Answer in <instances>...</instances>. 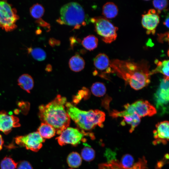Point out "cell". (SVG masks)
I'll use <instances>...</instances> for the list:
<instances>
[{
  "instance_id": "obj_9",
  "label": "cell",
  "mask_w": 169,
  "mask_h": 169,
  "mask_svg": "<svg viewBox=\"0 0 169 169\" xmlns=\"http://www.w3.org/2000/svg\"><path fill=\"white\" fill-rule=\"evenodd\" d=\"M15 141L17 145L24 147L27 150L37 152L42 147L43 143L44 142L45 139L37 131L26 135L17 136Z\"/></svg>"
},
{
  "instance_id": "obj_10",
  "label": "cell",
  "mask_w": 169,
  "mask_h": 169,
  "mask_svg": "<svg viewBox=\"0 0 169 169\" xmlns=\"http://www.w3.org/2000/svg\"><path fill=\"white\" fill-rule=\"evenodd\" d=\"M85 135L84 131L79 129L68 127L64 130L60 135L56 138L59 144L63 146L68 144L76 146L83 140Z\"/></svg>"
},
{
  "instance_id": "obj_5",
  "label": "cell",
  "mask_w": 169,
  "mask_h": 169,
  "mask_svg": "<svg viewBox=\"0 0 169 169\" xmlns=\"http://www.w3.org/2000/svg\"><path fill=\"white\" fill-rule=\"evenodd\" d=\"M124 109L121 111L113 110L110 115L114 118L130 115L135 113L141 118L146 116H151L157 113L156 108L148 101L140 100L131 104L124 105Z\"/></svg>"
},
{
  "instance_id": "obj_26",
  "label": "cell",
  "mask_w": 169,
  "mask_h": 169,
  "mask_svg": "<svg viewBox=\"0 0 169 169\" xmlns=\"http://www.w3.org/2000/svg\"><path fill=\"white\" fill-rule=\"evenodd\" d=\"M81 156L84 160L90 161L93 160L95 158V152L92 148L89 146H86L82 149Z\"/></svg>"
},
{
  "instance_id": "obj_16",
  "label": "cell",
  "mask_w": 169,
  "mask_h": 169,
  "mask_svg": "<svg viewBox=\"0 0 169 169\" xmlns=\"http://www.w3.org/2000/svg\"><path fill=\"white\" fill-rule=\"evenodd\" d=\"M118 13L117 6L113 3L108 2L105 4L102 7V13L107 19L115 18Z\"/></svg>"
},
{
  "instance_id": "obj_25",
  "label": "cell",
  "mask_w": 169,
  "mask_h": 169,
  "mask_svg": "<svg viewBox=\"0 0 169 169\" xmlns=\"http://www.w3.org/2000/svg\"><path fill=\"white\" fill-rule=\"evenodd\" d=\"M31 16L36 19H40L44 15V9L40 4L36 3L32 6L30 9Z\"/></svg>"
},
{
  "instance_id": "obj_18",
  "label": "cell",
  "mask_w": 169,
  "mask_h": 169,
  "mask_svg": "<svg viewBox=\"0 0 169 169\" xmlns=\"http://www.w3.org/2000/svg\"><path fill=\"white\" fill-rule=\"evenodd\" d=\"M44 139H49L55 136L56 131L52 126L42 122L38 129L37 131Z\"/></svg>"
},
{
  "instance_id": "obj_2",
  "label": "cell",
  "mask_w": 169,
  "mask_h": 169,
  "mask_svg": "<svg viewBox=\"0 0 169 169\" xmlns=\"http://www.w3.org/2000/svg\"><path fill=\"white\" fill-rule=\"evenodd\" d=\"M66 98L59 95L46 105L39 106V116L42 122L53 126L60 135L69 127L70 119L66 110Z\"/></svg>"
},
{
  "instance_id": "obj_21",
  "label": "cell",
  "mask_w": 169,
  "mask_h": 169,
  "mask_svg": "<svg viewBox=\"0 0 169 169\" xmlns=\"http://www.w3.org/2000/svg\"><path fill=\"white\" fill-rule=\"evenodd\" d=\"M82 44L87 50H92L97 47L98 39L95 36L90 35L84 38L82 42Z\"/></svg>"
},
{
  "instance_id": "obj_28",
  "label": "cell",
  "mask_w": 169,
  "mask_h": 169,
  "mask_svg": "<svg viewBox=\"0 0 169 169\" xmlns=\"http://www.w3.org/2000/svg\"><path fill=\"white\" fill-rule=\"evenodd\" d=\"M153 6L159 14L162 11L164 10L168 4V1L166 0H155L152 2Z\"/></svg>"
},
{
  "instance_id": "obj_33",
  "label": "cell",
  "mask_w": 169,
  "mask_h": 169,
  "mask_svg": "<svg viewBox=\"0 0 169 169\" xmlns=\"http://www.w3.org/2000/svg\"><path fill=\"white\" fill-rule=\"evenodd\" d=\"M72 169V168H69V169Z\"/></svg>"
},
{
  "instance_id": "obj_31",
  "label": "cell",
  "mask_w": 169,
  "mask_h": 169,
  "mask_svg": "<svg viewBox=\"0 0 169 169\" xmlns=\"http://www.w3.org/2000/svg\"><path fill=\"white\" fill-rule=\"evenodd\" d=\"M169 16L168 15L165 19L164 21L163 22L164 25L166 26L167 28H169Z\"/></svg>"
},
{
  "instance_id": "obj_7",
  "label": "cell",
  "mask_w": 169,
  "mask_h": 169,
  "mask_svg": "<svg viewBox=\"0 0 169 169\" xmlns=\"http://www.w3.org/2000/svg\"><path fill=\"white\" fill-rule=\"evenodd\" d=\"M19 19L16 9L6 1H0V27L6 31L16 28Z\"/></svg>"
},
{
  "instance_id": "obj_4",
  "label": "cell",
  "mask_w": 169,
  "mask_h": 169,
  "mask_svg": "<svg viewBox=\"0 0 169 169\" xmlns=\"http://www.w3.org/2000/svg\"><path fill=\"white\" fill-rule=\"evenodd\" d=\"M59 22L72 26H79L84 22L85 14L83 7L77 3H67L61 8Z\"/></svg>"
},
{
  "instance_id": "obj_13",
  "label": "cell",
  "mask_w": 169,
  "mask_h": 169,
  "mask_svg": "<svg viewBox=\"0 0 169 169\" xmlns=\"http://www.w3.org/2000/svg\"><path fill=\"white\" fill-rule=\"evenodd\" d=\"M169 123L168 121H164L157 124L156 129L153 131L155 139L153 141V144H166L169 140Z\"/></svg>"
},
{
  "instance_id": "obj_22",
  "label": "cell",
  "mask_w": 169,
  "mask_h": 169,
  "mask_svg": "<svg viewBox=\"0 0 169 169\" xmlns=\"http://www.w3.org/2000/svg\"><path fill=\"white\" fill-rule=\"evenodd\" d=\"M82 158L77 152H73L68 156L67 162L69 166L72 168L79 167L81 164Z\"/></svg>"
},
{
  "instance_id": "obj_3",
  "label": "cell",
  "mask_w": 169,
  "mask_h": 169,
  "mask_svg": "<svg viewBox=\"0 0 169 169\" xmlns=\"http://www.w3.org/2000/svg\"><path fill=\"white\" fill-rule=\"evenodd\" d=\"M65 106L70 119L81 131H90L97 125L103 127L105 115L103 111L98 110H83L67 102Z\"/></svg>"
},
{
  "instance_id": "obj_29",
  "label": "cell",
  "mask_w": 169,
  "mask_h": 169,
  "mask_svg": "<svg viewBox=\"0 0 169 169\" xmlns=\"http://www.w3.org/2000/svg\"><path fill=\"white\" fill-rule=\"evenodd\" d=\"M17 169H33V167L29 162L26 161H20L18 165Z\"/></svg>"
},
{
  "instance_id": "obj_11",
  "label": "cell",
  "mask_w": 169,
  "mask_h": 169,
  "mask_svg": "<svg viewBox=\"0 0 169 169\" xmlns=\"http://www.w3.org/2000/svg\"><path fill=\"white\" fill-rule=\"evenodd\" d=\"M159 22V14L154 9H150L142 15L141 24L147 34H154Z\"/></svg>"
},
{
  "instance_id": "obj_17",
  "label": "cell",
  "mask_w": 169,
  "mask_h": 169,
  "mask_svg": "<svg viewBox=\"0 0 169 169\" xmlns=\"http://www.w3.org/2000/svg\"><path fill=\"white\" fill-rule=\"evenodd\" d=\"M69 64L71 70L75 72H78L84 68L85 62L81 57L75 55L70 59Z\"/></svg>"
},
{
  "instance_id": "obj_32",
  "label": "cell",
  "mask_w": 169,
  "mask_h": 169,
  "mask_svg": "<svg viewBox=\"0 0 169 169\" xmlns=\"http://www.w3.org/2000/svg\"><path fill=\"white\" fill-rule=\"evenodd\" d=\"M4 143L3 140L2 136L0 134V151L2 148L3 146Z\"/></svg>"
},
{
  "instance_id": "obj_15",
  "label": "cell",
  "mask_w": 169,
  "mask_h": 169,
  "mask_svg": "<svg viewBox=\"0 0 169 169\" xmlns=\"http://www.w3.org/2000/svg\"><path fill=\"white\" fill-rule=\"evenodd\" d=\"M155 63L156 65V67L154 70L150 71L151 75L156 73H160L164 75V79L169 80V60H164L162 61L156 60L155 61Z\"/></svg>"
},
{
  "instance_id": "obj_20",
  "label": "cell",
  "mask_w": 169,
  "mask_h": 169,
  "mask_svg": "<svg viewBox=\"0 0 169 169\" xmlns=\"http://www.w3.org/2000/svg\"><path fill=\"white\" fill-rule=\"evenodd\" d=\"M124 120L121 122V125H124L125 123L130 125L131 128L129 132L132 133L135 128L138 125L141 121V118L135 113L131 115H126L123 117Z\"/></svg>"
},
{
  "instance_id": "obj_12",
  "label": "cell",
  "mask_w": 169,
  "mask_h": 169,
  "mask_svg": "<svg viewBox=\"0 0 169 169\" xmlns=\"http://www.w3.org/2000/svg\"><path fill=\"white\" fill-rule=\"evenodd\" d=\"M94 64L98 70L97 71H94V75H96L98 72H100V76L106 79V75L111 73L110 60L105 54L100 53L97 55L94 59Z\"/></svg>"
},
{
  "instance_id": "obj_14",
  "label": "cell",
  "mask_w": 169,
  "mask_h": 169,
  "mask_svg": "<svg viewBox=\"0 0 169 169\" xmlns=\"http://www.w3.org/2000/svg\"><path fill=\"white\" fill-rule=\"evenodd\" d=\"M20 125L18 118L4 111L0 112V131L6 134L10 133L12 129L19 127Z\"/></svg>"
},
{
  "instance_id": "obj_24",
  "label": "cell",
  "mask_w": 169,
  "mask_h": 169,
  "mask_svg": "<svg viewBox=\"0 0 169 169\" xmlns=\"http://www.w3.org/2000/svg\"><path fill=\"white\" fill-rule=\"evenodd\" d=\"M28 53L30 54L33 58L38 61H43L46 58L45 52L42 49L39 48H28Z\"/></svg>"
},
{
  "instance_id": "obj_19",
  "label": "cell",
  "mask_w": 169,
  "mask_h": 169,
  "mask_svg": "<svg viewBox=\"0 0 169 169\" xmlns=\"http://www.w3.org/2000/svg\"><path fill=\"white\" fill-rule=\"evenodd\" d=\"M18 83L21 88L28 93L30 92L34 85L33 79L27 74H23L19 78Z\"/></svg>"
},
{
  "instance_id": "obj_8",
  "label": "cell",
  "mask_w": 169,
  "mask_h": 169,
  "mask_svg": "<svg viewBox=\"0 0 169 169\" xmlns=\"http://www.w3.org/2000/svg\"><path fill=\"white\" fill-rule=\"evenodd\" d=\"M169 80L164 78L161 80L159 87L154 95L156 109L161 114L168 111L169 100Z\"/></svg>"
},
{
  "instance_id": "obj_27",
  "label": "cell",
  "mask_w": 169,
  "mask_h": 169,
  "mask_svg": "<svg viewBox=\"0 0 169 169\" xmlns=\"http://www.w3.org/2000/svg\"><path fill=\"white\" fill-rule=\"evenodd\" d=\"M17 165L12 158L6 156L1 161L0 167L1 169H16Z\"/></svg>"
},
{
  "instance_id": "obj_30",
  "label": "cell",
  "mask_w": 169,
  "mask_h": 169,
  "mask_svg": "<svg viewBox=\"0 0 169 169\" xmlns=\"http://www.w3.org/2000/svg\"><path fill=\"white\" fill-rule=\"evenodd\" d=\"M168 33L164 34H161L158 35V40L160 42H163L164 41H168Z\"/></svg>"
},
{
  "instance_id": "obj_6",
  "label": "cell",
  "mask_w": 169,
  "mask_h": 169,
  "mask_svg": "<svg viewBox=\"0 0 169 169\" xmlns=\"http://www.w3.org/2000/svg\"><path fill=\"white\" fill-rule=\"evenodd\" d=\"M91 20L94 24L95 31L104 42L109 44L116 40L118 28L108 19L100 16L93 18Z\"/></svg>"
},
{
  "instance_id": "obj_23",
  "label": "cell",
  "mask_w": 169,
  "mask_h": 169,
  "mask_svg": "<svg viewBox=\"0 0 169 169\" xmlns=\"http://www.w3.org/2000/svg\"><path fill=\"white\" fill-rule=\"evenodd\" d=\"M91 90L94 95L97 97H100L105 94L106 89L104 84L97 82L93 84L91 87Z\"/></svg>"
},
{
  "instance_id": "obj_1",
  "label": "cell",
  "mask_w": 169,
  "mask_h": 169,
  "mask_svg": "<svg viewBox=\"0 0 169 169\" xmlns=\"http://www.w3.org/2000/svg\"><path fill=\"white\" fill-rule=\"evenodd\" d=\"M111 73L123 79L136 90H141L150 82L149 65L146 61L136 62L130 60H110Z\"/></svg>"
}]
</instances>
